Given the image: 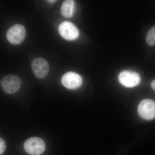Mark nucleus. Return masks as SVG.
<instances>
[{
    "label": "nucleus",
    "mask_w": 155,
    "mask_h": 155,
    "mask_svg": "<svg viewBox=\"0 0 155 155\" xmlns=\"http://www.w3.org/2000/svg\"><path fill=\"white\" fill-rule=\"evenodd\" d=\"M0 84L3 91L8 94H12L19 90L22 84V81L18 76L8 75L1 79Z\"/></svg>",
    "instance_id": "obj_1"
},
{
    "label": "nucleus",
    "mask_w": 155,
    "mask_h": 155,
    "mask_svg": "<svg viewBox=\"0 0 155 155\" xmlns=\"http://www.w3.org/2000/svg\"><path fill=\"white\" fill-rule=\"evenodd\" d=\"M24 148L28 154L41 155L45 150V144L44 140L39 137H30L24 143Z\"/></svg>",
    "instance_id": "obj_2"
},
{
    "label": "nucleus",
    "mask_w": 155,
    "mask_h": 155,
    "mask_svg": "<svg viewBox=\"0 0 155 155\" xmlns=\"http://www.w3.org/2000/svg\"><path fill=\"white\" fill-rule=\"evenodd\" d=\"M26 30L21 24H16L9 28L7 32V38L10 43L14 45L20 44L25 39Z\"/></svg>",
    "instance_id": "obj_3"
},
{
    "label": "nucleus",
    "mask_w": 155,
    "mask_h": 155,
    "mask_svg": "<svg viewBox=\"0 0 155 155\" xmlns=\"http://www.w3.org/2000/svg\"><path fill=\"white\" fill-rule=\"evenodd\" d=\"M138 112L140 117L146 120L155 118V102L150 99L142 100L139 104Z\"/></svg>",
    "instance_id": "obj_4"
},
{
    "label": "nucleus",
    "mask_w": 155,
    "mask_h": 155,
    "mask_svg": "<svg viewBox=\"0 0 155 155\" xmlns=\"http://www.w3.org/2000/svg\"><path fill=\"white\" fill-rule=\"evenodd\" d=\"M58 29L61 36L67 40H74L79 36L78 29L74 24L69 21L62 22Z\"/></svg>",
    "instance_id": "obj_5"
},
{
    "label": "nucleus",
    "mask_w": 155,
    "mask_h": 155,
    "mask_svg": "<svg viewBox=\"0 0 155 155\" xmlns=\"http://www.w3.org/2000/svg\"><path fill=\"white\" fill-rule=\"evenodd\" d=\"M119 80L123 86L127 87H133L137 86L140 83V77L137 72L124 71L119 74Z\"/></svg>",
    "instance_id": "obj_6"
},
{
    "label": "nucleus",
    "mask_w": 155,
    "mask_h": 155,
    "mask_svg": "<svg viewBox=\"0 0 155 155\" xmlns=\"http://www.w3.org/2000/svg\"><path fill=\"white\" fill-rule=\"evenodd\" d=\"M63 86L69 89H76L82 85V78L79 74L73 72L65 73L61 78Z\"/></svg>",
    "instance_id": "obj_7"
},
{
    "label": "nucleus",
    "mask_w": 155,
    "mask_h": 155,
    "mask_svg": "<svg viewBox=\"0 0 155 155\" xmlns=\"http://www.w3.org/2000/svg\"><path fill=\"white\" fill-rule=\"evenodd\" d=\"M31 68L36 77L43 78L48 74L50 67L47 61L43 58H35L31 63Z\"/></svg>",
    "instance_id": "obj_8"
},
{
    "label": "nucleus",
    "mask_w": 155,
    "mask_h": 155,
    "mask_svg": "<svg viewBox=\"0 0 155 155\" xmlns=\"http://www.w3.org/2000/svg\"><path fill=\"white\" fill-rule=\"evenodd\" d=\"M74 8V1L67 0L64 1L61 6V15L66 18H70L73 15Z\"/></svg>",
    "instance_id": "obj_9"
},
{
    "label": "nucleus",
    "mask_w": 155,
    "mask_h": 155,
    "mask_svg": "<svg viewBox=\"0 0 155 155\" xmlns=\"http://www.w3.org/2000/svg\"><path fill=\"white\" fill-rule=\"evenodd\" d=\"M146 41L149 45H155V26L151 28L147 34Z\"/></svg>",
    "instance_id": "obj_10"
},
{
    "label": "nucleus",
    "mask_w": 155,
    "mask_h": 155,
    "mask_svg": "<svg viewBox=\"0 0 155 155\" xmlns=\"http://www.w3.org/2000/svg\"><path fill=\"white\" fill-rule=\"evenodd\" d=\"M6 144L5 140L0 138V155H2L5 150Z\"/></svg>",
    "instance_id": "obj_11"
},
{
    "label": "nucleus",
    "mask_w": 155,
    "mask_h": 155,
    "mask_svg": "<svg viewBox=\"0 0 155 155\" xmlns=\"http://www.w3.org/2000/svg\"><path fill=\"white\" fill-rule=\"evenodd\" d=\"M151 87L155 91V79L152 82Z\"/></svg>",
    "instance_id": "obj_12"
},
{
    "label": "nucleus",
    "mask_w": 155,
    "mask_h": 155,
    "mask_svg": "<svg viewBox=\"0 0 155 155\" xmlns=\"http://www.w3.org/2000/svg\"><path fill=\"white\" fill-rule=\"evenodd\" d=\"M48 2L50 3H54L55 2H57V1H54V0H53V1H51V0H48V1H47Z\"/></svg>",
    "instance_id": "obj_13"
}]
</instances>
